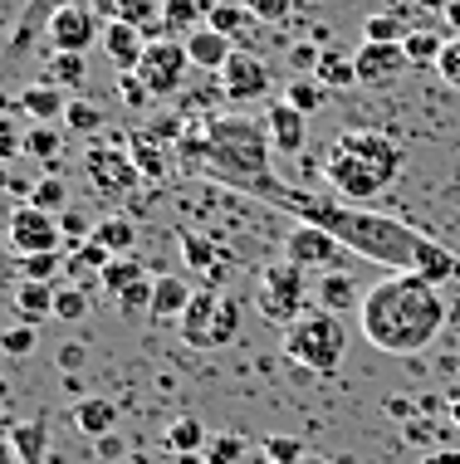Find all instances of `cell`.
<instances>
[{"mask_svg":"<svg viewBox=\"0 0 460 464\" xmlns=\"http://www.w3.org/2000/svg\"><path fill=\"white\" fill-rule=\"evenodd\" d=\"M206 464H240L245 459V440L240 435H210V445L201 450Z\"/></svg>","mask_w":460,"mask_h":464,"instance_id":"cell-42","label":"cell"},{"mask_svg":"<svg viewBox=\"0 0 460 464\" xmlns=\"http://www.w3.org/2000/svg\"><path fill=\"white\" fill-rule=\"evenodd\" d=\"M73 430L89 435V440H103V435L118 430V406L108 396H79L73 401Z\"/></svg>","mask_w":460,"mask_h":464,"instance_id":"cell-19","label":"cell"},{"mask_svg":"<svg viewBox=\"0 0 460 464\" xmlns=\"http://www.w3.org/2000/svg\"><path fill=\"white\" fill-rule=\"evenodd\" d=\"M431 5H441V10H445V5H451V0H431Z\"/></svg>","mask_w":460,"mask_h":464,"instance_id":"cell-61","label":"cell"},{"mask_svg":"<svg viewBox=\"0 0 460 464\" xmlns=\"http://www.w3.org/2000/svg\"><path fill=\"white\" fill-rule=\"evenodd\" d=\"M64 259H69V255H59V249H54V255H30V259H20V279L49 284L59 269H64Z\"/></svg>","mask_w":460,"mask_h":464,"instance_id":"cell-43","label":"cell"},{"mask_svg":"<svg viewBox=\"0 0 460 464\" xmlns=\"http://www.w3.org/2000/svg\"><path fill=\"white\" fill-rule=\"evenodd\" d=\"M30 206H40V210H49V216H59V210L69 206V186L59 181V177H44V181H34V196H30Z\"/></svg>","mask_w":460,"mask_h":464,"instance_id":"cell-40","label":"cell"},{"mask_svg":"<svg viewBox=\"0 0 460 464\" xmlns=\"http://www.w3.org/2000/svg\"><path fill=\"white\" fill-rule=\"evenodd\" d=\"M191 69L196 64H191V54H186V40H177V34H157V40L147 44L142 64H138V79L161 103V98H177L186 89V73Z\"/></svg>","mask_w":460,"mask_h":464,"instance_id":"cell-9","label":"cell"},{"mask_svg":"<svg viewBox=\"0 0 460 464\" xmlns=\"http://www.w3.org/2000/svg\"><path fill=\"white\" fill-rule=\"evenodd\" d=\"M284 259L289 265H299L304 274H338L353 265V249H347L333 230H323V225H308V220H294L289 230H284Z\"/></svg>","mask_w":460,"mask_h":464,"instance_id":"cell-8","label":"cell"},{"mask_svg":"<svg viewBox=\"0 0 460 464\" xmlns=\"http://www.w3.org/2000/svg\"><path fill=\"white\" fill-rule=\"evenodd\" d=\"M108 259H113V255H108V249H103V245H98L93 235H89L83 245H73V249H69V259H64V274H69L73 284H79V279H89V274L98 279V274L108 269Z\"/></svg>","mask_w":460,"mask_h":464,"instance_id":"cell-31","label":"cell"},{"mask_svg":"<svg viewBox=\"0 0 460 464\" xmlns=\"http://www.w3.org/2000/svg\"><path fill=\"white\" fill-rule=\"evenodd\" d=\"M24 152L40 157V161H59V132L49 128V122H34L30 137H24Z\"/></svg>","mask_w":460,"mask_h":464,"instance_id":"cell-44","label":"cell"},{"mask_svg":"<svg viewBox=\"0 0 460 464\" xmlns=\"http://www.w3.org/2000/svg\"><path fill=\"white\" fill-rule=\"evenodd\" d=\"M64 5H73V0H24L15 30H10V54H24V49L34 44V34L49 24V15H54V10H64Z\"/></svg>","mask_w":460,"mask_h":464,"instance_id":"cell-20","label":"cell"},{"mask_svg":"<svg viewBox=\"0 0 460 464\" xmlns=\"http://www.w3.org/2000/svg\"><path fill=\"white\" fill-rule=\"evenodd\" d=\"M191 284L181 274H157V288H152V318H181L191 308Z\"/></svg>","mask_w":460,"mask_h":464,"instance_id":"cell-23","label":"cell"},{"mask_svg":"<svg viewBox=\"0 0 460 464\" xmlns=\"http://www.w3.org/2000/svg\"><path fill=\"white\" fill-rule=\"evenodd\" d=\"M387 416L406 425V420H416V416H421V406H416V401H406V396H396V401H387Z\"/></svg>","mask_w":460,"mask_h":464,"instance_id":"cell-53","label":"cell"},{"mask_svg":"<svg viewBox=\"0 0 460 464\" xmlns=\"http://www.w3.org/2000/svg\"><path fill=\"white\" fill-rule=\"evenodd\" d=\"M93 450H98V459H113V464L128 459V445L118 440V430H113V435H103V440H93Z\"/></svg>","mask_w":460,"mask_h":464,"instance_id":"cell-52","label":"cell"},{"mask_svg":"<svg viewBox=\"0 0 460 464\" xmlns=\"http://www.w3.org/2000/svg\"><path fill=\"white\" fill-rule=\"evenodd\" d=\"M402 161L406 152L396 147V137L377 132V128H343L333 137L328 157H323V177L338 191V200L367 206L372 196H382L402 177Z\"/></svg>","mask_w":460,"mask_h":464,"instance_id":"cell-4","label":"cell"},{"mask_svg":"<svg viewBox=\"0 0 460 464\" xmlns=\"http://www.w3.org/2000/svg\"><path fill=\"white\" fill-rule=\"evenodd\" d=\"M245 10L255 15V24H284L294 10V0H245Z\"/></svg>","mask_w":460,"mask_h":464,"instance_id":"cell-47","label":"cell"},{"mask_svg":"<svg viewBox=\"0 0 460 464\" xmlns=\"http://www.w3.org/2000/svg\"><path fill=\"white\" fill-rule=\"evenodd\" d=\"M402 435H406V440H412V445H426V440H431V435H436V430H431V425L416 416V420H406V425H402Z\"/></svg>","mask_w":460,"mask_h":464,"instance_id":"cell-54","label":"cell"},{"mask_svg":"<svg viewBox=\"0 0 460 464\" xmlns=\"http://www.w3.org/2000/svg\"><path fill=\"white\" fill-rule=\"evenodd\" d=\"M265 206H279V210H289L294 220H308V225H323V230H333L357 259H367V265H382L387 274H412V269H416V255H421V240H426V235L412 230L406 220L377 216V210L353 206V200H328V196L289 191L284 181L269 186Z\"/></svg>","mask_w":460,"mask_h":464,"instance_id":"cell-1","label":"cell"},{"mask_svg":"<svg viewBox=\"0 0 460 464\" xmlns=\"http://www.w3.org/2000/svg\"><path fill=\"white\" fill-rule=\"evenodd\" d=\"M284 98H289L299 112H318L323 103H328V89H323L318 79H294L289 89H284Z\"/></svg>","mask_w":460,"mask_h":464,"instance_id":"cell-39","label":"cell"},{"mask_svg":"<svg viewBox=\"0 0 460 464\" xmlns=\"http://www.w3.org/2000/svg\"><path fill=\"white\" fill-rule=\"evenodd\" d=\"M406 20L402 15H367V24H363V40L367 44H402L406 40Z\"/></svg>","mask_w":460,"mask_h":464,"instance_id":"cell-36","label":"cell"},{"mask_svg":"<svg viewBox=\"0 0 460 464\" xmlns=\"http://www.w3.org/2000/svg\"><path fill=\"white\" fill-rule=\"evenodd\" d=\"M152 288H157V279L147 274L142 284H132L128 294H118V308L122 313H152Z\"/></svg>","mask_w":460,"mask_h":464,"instance_id":"cell-49","label":"cell"},{"mask_svg":"<svg viewBox=\"0 0 460 464\" xmlns=\"http://www.w3.org/2000/svg\"><path fill=\"white\" fill-rule=\"evenodd\" d=\"M10 112H30L34 122H54V118H64L69 112V98H64V89H59V83H30V89H24L20 98H10L5 103Z\"/></svg>","mask_w":460,"mask_h":464,"instance_id":"cell-18","label":"cell"},{"mask_svg":"<svg viewBox=\"0 0 460 464\" xmlns=\"http://www.w3.org/2000/svg\"><path fill=\"white\" fill-rule=\"evenodd\" d=\"M265 128H269V142H275L279 157H299L304 142H308V112H299L289 98L265 108Z\"/></svg>","mask_w":460,"mask_h":464,"instance_id":"cell-15","label":"cell"},{"mask_svg":"<svg viewBox=\"0 0 460 464\" xmlns=\"http://www.w3.org/2000/svg\"><path fill=\"white\" fill-rule=\"evenodd\" d=\"M93 10L103 15V24H138V30H147L152 15H161L157 0H93Z\"/></svg>","mask_w":460,"mask_h":464,"instance_id":"cell-24","label":"cell"},{"mask_svg":"<svg viewBox=\"0 0 460 464\" xmlns=\"http://www.w3.org/2000/svg\"><path fill=\"white\" fill-rule=\"evenodd\" d=\"M255 308L265 323H275V328H289V323H299L308 313V274L299 265H289V259H269L265 269H259V284H255Z\"/></svg>","mask_w":460,"mask_h":464,"instance_id":"cell-6","label":"cell"},{"mask_svg":"<svg viewBox=\"0 0 460 464\" xmlns=\"http://www.w3.org/2000/svg\"><path fill=\"white\" fill-rule=\"evenodd\" d=\"M64 122H69V132H83V137H98L103 132V122H108V112L89 103V98H69V112H64Z\"/></svg>","mask_w":460,"mask_h":464,"instance_id":"cell-34","label":"cell"},{"mask_svg":"<svg viewBox=\"0 0 460 464\" xmlns=\"http://www.w3.org/2000/svg\"><path fill=\"white\" fill-rule=\"evenodd\" d=\"M49 54H83L89 44H103V15L93 10V0H73V5L54 10L44 24Z\"/></svg>","mask_w":460,"mask_h":464,"instance_id":"cell-10","label":"cell"},{"mask_svg":"<svg viewBox=\"0 0 460 464\" xmlns=\"http://www.w3.org/2000/svg\"><path fill=\"white\" fill-rule=\"evenodd\" d=\"M451 425H460V396L451 401Z\"/></svg>","mask_w":460,"mask_h":464,"instance_id":"cell-58","label":"cell"},{"mask_svg":"<svg viewBox=\"0 0 460 464\" xmlns=\"http://www.w3.org/2000/svg\"><path fill=\"white\" fill-rule=\"evenodd\" d=\"M201 5L196 0H161V15H157V30L177 34V40H186L191 30H201Z\"/></svg>","mask_w":460,"mask_h":464,"instance_id":"cell-30","label":"cell"},{"mask_svg":"<svg viewBox=\"0 0 460 464\" xmlns=\"http://www.w3.org/2000/svg\"><path fill=\"white\" fill-rule=\"evenodd\" d=\"M118 93H122V103H128V108H152L157 103L152 89H147L138 73H118Z\"/></svg>","mask_w":460,"mask_h":464,"instance_id":"cell-50","label":"cell"},{"mask_svg":"<svg viewBox=\"0 0 460 464\" xmlns=\"http://www.w3.org/2000/svg\"><path fill=\"white\" fill-rule=\"evenodd\" d=\"M177 240H181V259H186L191 269H206V274L220 269V265H216L220 255H216V245H210V240H201V235H191V230H181Z\"/></svg>","mask_w":460,"mask_h":464,"instance_id":"cell-37","label":"cell"},{"mask_svg":"<svg viewBox=\"0 0 460 464\" xmlns=\"http://www.w3.org/2000/svg\"><path fill=\"white\" fill-rule=\"evenodd\" d=\"M122 464H147V459H142V455H128V459H122Z\"/></svg>","mask_w":460,"mask_h":464,"instance_id":"cell-60","label":"cell"},{"mask_svg":"<svg viewBox=\"0 0 460 464\" xmlns=\"http://www.w3.org/2000/svg\"><path fill=\"white\" fill-rule=\"evenodd\" d=\"M431 459H436V464H460V450H436Z\"/></svg>","mask_w":460,"mask_h":464,"instance_id":"cell-57","label":"cell"},{"mask_svg":"<svg viewBox=\"0 0 460 464\" xmlns=\"http://www.w3.org/2000/svg\"><path fill=\"white\" fill-rule=\"evenodd\" d=\"M83 177L98 196H122L132 191V186L142 181V171L132 167V152H128V137H118V142H93L89 152H83Z\"/></svg>","mask_w":460,"mask_h":464,"instance_id":"cell-11","label":"cell"},{"mask_svg":"<svg viewBox=\"0 0 460 464\" xmlns=\"http://www.w3.org/2000/svg\"><path fill=\"white\" fill-rule=\"evenodd\" d=\"M0 347H5L10 357H30L34 347H40V333H34L30 323H15V328H10L5 337H0Z\"/></svg>","mask_w":460,"mask_h":464,"instance_id":"cell-46","label":"cell"},{"mask_svg":"<svg viewBox=\"0 0 460 464\" xmlns=\"http://www.w3.org/2000/svg\"><path fill=\"white\" fill-rule=\"evenodd\" d=\"M5 240H10V255H15V259L54 255L59 240H64V225L49 216V210H40V206H15V210H10Z\"/></svg>","mask_w":460,"mask_h":464,"instance_id":"cell-12","label":"cell"},{"mask_svg":"<svg viewBox=\"0 0 460 464\" xmlns=\"http://www.w3.org/2000/svg\"><path fill=\"white\" fill-rule=\"evenodd\" d=\"M259 450H265L269 464H304L308 455H314V450H308L304 440H294V435H265Z\"/></svg>","mask_w":460,"mask_h":464,"instance_id":"cell-35","label":"cell"},{"mask_svg":"<svg viewBox=\"0 0 460 464\" xmlns=\"http://www.w3.org/2000/svg\"><path fill=\"white\" fill-rule=\"evenodd\" d=\"M441 15H445V24H451V30L460 34V0H451V5L441 10Z\"/></svg>","mask_w":460,"mask_h":464,"instance_id":"cell-56","label":"cell"},{"mask_svg":"<svg viewBox=\"0 0 460 464\" xmlns=\"http://www.w3.org/2000/svg\"><path fill=\"white\" fill-rule=\"evenodd\" d=\"M402 49H406V59H412V69H436L445 40H441L436 30H412V34L402 40Z\"/></svg>","mask_w":460,"mask_h":464,"instance_id":"cell-33","label":"cell"},{"mask_svg":"<svg viewBox=\"0 0 460 464\" xmlns=\"http://www.w3.org/2000/svg\"><path fill=\"white\" fill-rule=\"evenodd\" d=\"M304 464H328V455H318V450H314V455H308Z\"/></svg>","mask_w":460,"mask_h":464,"instance_id":"cell-59","label":"cell"},{"mask_svg":"<svg viewBox=\"0 0 460 464\" xmlns=\"http://www.w3.org/2000/svg\"><path fill=\"white\" fill-rule=\"evenodd\" d=\"M284 357H289L299 372L333 376L347 357V328L338 323V313L308 308L299 323H289V328H284Z\"/></svg>","mask_w":460,"mask_h":464,"instance_id":"cell-5","label":"cell"},{"mask_svg":"<svg viewBox=\"0 0 460 464\" xmlns=\"http://www.w3.org/2000/svg\"><path fill=\"white\" fill-rule=\"evenodd\" d=\"M142 279H147V265H142V259L113 255V259H108V269L98 274V288L118 298V294H128V288H132V284H142Z\"/></svg>","mask_w":460,"mask_h":464,"instance_id":"cell-27","label":"cell"},{"mask_svg":"<svg viewBox=\"0 0 460 464\" xmlns=\"http://www.w3.org/2000/svg\"><path fill=\"white\" fill-rule=\"evenodd\" d=\"M15 152H24V137L5 122V132H0V157H15Z\"/></svg>","mask_w":460,"mask_h":464,"instance_id":"cell-55","label":"cell"},{"mask_svg":"<svg viewBox=\"0 0 460 464\" xmlns=\"http://www.w3.org/2000/svg\"><path fill=\"white\" fill-rule=\"evenodd\" d=\"M436 73H441V83H445V89H455V93H460V34H451V40H445Z\"/></svg>","mask_w":460,"mask_h":464,"instance_id":"cell-48","label":"cell"},{"mask_svg":"<svg viewBox=\"0 0 460 464\" xmlns=\"http://www.w3.org/2000/svg\"><path fill=\"white\" fill-rule=\"evenodd\" d=\"M445 294L421 274H387L363 294L357 304V328L377 353L387 357H416L445 328Z\"/></svg>","mask_w":460,"mask_h":464,"instance_id":"cell-2","label":"cell"},{"mask_svg":"<svg viewBox=\"0 0 460 464\" xmlns=\"http://www.w3.org/2000/svg\"><path fill=\"white\" fill-rule=\"evenodd\" d=\"M250 20H255V15H250L245 5H210V10H206V24H216V30L230 34V40H235V34H240Z\"/></svg>","mask_w":460,"mask_h":464,"instance_id":"cell-41","label":"cell"},{"mask_svg":"<svg viewBox=\"0 0 460 464\" xmlns=\"http://www.w3.org/2000/svg\"><path fill=\"white\" fill-rule=\"evenodd\" d=\"M83 357H89V353H83V343H64V347H59V372L73 376L83 367Z\"/></svg>","mask_w":460,"mask_h":464,"instance_id":"cell-51","label":"cell"},{"mask_svg":"<svg viewBox=\"0 0 460 464\" xmlns=\"http://www.w3.org/2000/svg\"><path fill=\"white\" fill-rule=\"evenodd\" d=\"M269 64L259 54H250V49H240V54L226 64V73H220V93H226V103L245 108V103H259V98L269 93Z\"/></svg>","mask_w":460,"mask_h":464,"instance_id":"cell-13","label":"cell"},{"mask_svg":"<svg viewBox=\"0 0 460 464\" xmlns=\"http://www.w3.org/2000/svg\"><path fill=\"white\" fill-rule=\"evenodd\" d=\"M314 79H318L328 93H338V89H353V83H357V64L328 44V49L318 54V69H314Z\"/></svg>","mask_w":460,"mask_h":464,"instance_id":"cell-28","label":"cell"},{"mask_svg":"<svg viewBox=\"0 0 460 464\" xmlns=\"http://www.w3.org/2000/svg\"><path fill=\"white\" fill-rule=\"evenodd\" d=\"M10 450L24 459V464H49L44 450H49V425L44 420H15L10 425Z\"/></svg>","mask_w":460,"mask_h":464,"instance_id":"cell-26","label":"cell"},{"mask_svg":"<svg viewBox=\"0 0 460 464\" xmlns=\"http://www.w3.org/2000/svg\"><path fill=\"white\" fill-rule=\"evenodd\" d=\"M421 464H436V459H431V455H426V459H421Z\"/></svg>","mask_w":460,"mask_h":464,"instance_id":"cell-62","label":"cell"},{"mask_svg":"<svg viewBox=\"0 0 460 464\" xmlns=\"http://www.w3.org/2000/svg\"><path fill=\"white\" fill-rule=\"evenodd\" d=\"M147 30H138V24H103V54L113 59L118 73H138L142 54H147Z\"/></svg>","mask_w":460,"mask_h":464,"instance_id":"cell-17","label":"cell"},{"mask_svg":"<svg viewBox=\"0 0 460 464\" xmlns=\"http://www.w3.org/2000/svg\"><path fill=\"white\" fill-rule=\"evenodd\" d=\"M353 64H357V83H363V89H392V83L412 69V59H406L402 44H367L363 40V49L353 54Z\"/></svg>","mask_w":460,"mask_h":464,"instance_id":"cell-14","label":"cell"},{"mask_svg":"<svg viewBox=\"0 0 460 464\" xmlns=\"http://www.w3.org/2000/svg\"><path fill=\"white\" fill-rule=\"evenodd\" d=\"M93 240L108 249V255H132V245H138V225L128 216H108L93 225Z\"/></svg>","mask_w":460,"mask_h":464,"instance_id":"cell-32","label":"cell"},{"mask_svg":"<svg viewBox=\"0 0 460 464\" xmlns=\"http://www.w3.org/2000/svg\"><path fill=\"white\" fill-rule=\"evenodd\" d=\"M89 64H83V54H54L49 59V83H59V89H79Z\"/></svg>","mask_w":460,"mask_h":464,"instance_id":"cell-38","label":"cell"},{"mask_svg":"<svg viewBox=\"0 0 460 464\" xmlns=\"http://www.w3.org/2000/svg\"><path fill=\"white\" fill-rule=\"evenodd\" d=\"M161 440H167L171 455H201V450L210 445V435H206V425L196 420V416H177V420L167 425V435H161Z\"/></svg>","mask_w":460,"mask_h":464,"instance_id":"cell-29","label":"cell"},{"mask_svg":"<svg viewBox=\"0 0 460 464\" xmlns=\"http://www.w3.org/2000/svg\"><path fill=\"white\" fill-rule=\"evenodd\" d=\"M314 304H318V308H328V313H347L353 304H363V294H357L353 274L338 269V274H318V284H314Z\"/></svg>","mask_w":460,"mask_h":464,"instance_id":"cell-22","label":"cell"},{"mask_svg":"<svg viewBox=\"0 0 460 464\" xmlns=\"http://www.w3.org/2000/svg\"><path fill=\"white\" fill-rule=\"evenodd\" d=\"M186 54H191V64L201 73H226V64L240 54V49H235V40L220 34L216 24H201V30L186 34Z\"/></svg>","mask_w":460,"mask_h":464,"instance_id":"cell-16","label":"cell"},{"mask_svg":"<svg viewBox=\"0 0 460 464\" xmlns=\"http://www.w3.org/2000/svg\"><path fill=\"white\" fill-rule=\"evenodd\" d=\"M177 328H181V343L191 347V353H216V347L235 343V333H240V308H235L226 294H216V288H201V294L191 298V308L177 318Z\"/></svg>","mask_w":460,"mask_h":464,"instance_id":"cell-7","label":"cell"},{"mask_svg":"<svg viewBox=\"0 0 460 464\" xmlns=\"http://www.w3.org/2000/svg\"><path fill=\"white\" fill-rule=\"evenodd\" d=\"M83 313H89V294H83V284L59 288V298H54V318H59V323H79Z\"/></svg>","mask_w":460,"mask_h":464,"instance_id":"cell-45","label":"cell"},{"mask_svg":"<svg viewBox=\"0 0 460 464\" xmlns=\"http://www.w3.org/2000/svg\"><path fill=\"white\" fill-rule=\"evenodd\" d=\"M275 142H269L265 118H245V112H206V147H201V171L206 181L226 186V191L255 196L265 200L269 186H275Z\"/></svg>","mask_w":460,"mask_h":464,"instance_id":"cell-3","label":"cell"},{"mask_svg":"<svg viewBox=\"0 0 460 464\" xmlns=\"http://www.w3.org/2000/svg\"><path fill=\"white\" fill-rule=\"evenodd\" d=\"M128 152H132V167L142 171V181L167 177V142L157 132H128Z\"/></svg>","mask_w":460,"mask_h":464,"instance_id":"cell-21","label":"cell"},{"mask_svg":"<svg viewBox=\"0 0 460 464\" xmlns=\"http://www.w3.org/2000/svg\"><path fill=\"white\" fill-rule=\"evenodd\" d=\"M54 298H59V288H54V284H34V279H20V288H15V313H20L24 323L54 318Z\"/></svg>","mask_w":460,"mask_h":464,"instance_id":"cell-25","label":"cell"}]
</instances>
